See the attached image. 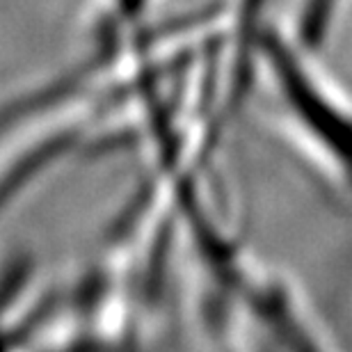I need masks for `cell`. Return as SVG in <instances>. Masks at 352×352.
I'll use <instances>...</instances> for the list:
<instances>
[{
	"instance_id": "cell-1",
	"label": "cell",
	"mask_w": 352,
	"mask_h": 352,
	"mask_svg": "<svg viewBox=\"0 0 352 352\" xmlns=\"http://www.w3.org/2000/svg\"><path fill=\"white\" fill-rule=\"evenodd\" d=\"M261 53L288 124L352 190V112L318 80L309 55L291 39L267 32Z\"/></svg>"
},
{
	"instance_id": "cell-2",
	"label": "cell",
	"mask_w": 352,
	"mask_h": 352,
	"mask_svg": "<svg viewBox=\"0 0 352 352\" xmlns=\"http://www.w3.org/2000/svg\"><path fill=\"white\" fill-rule=\"evenodd\" d=\"M346 3L348 0H298L293 44L307 55L320 51L329 41Z\"/></svg>"
}]
</instances>
